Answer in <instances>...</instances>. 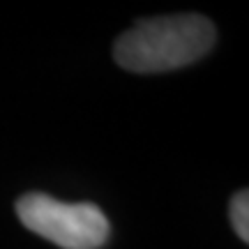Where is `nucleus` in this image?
Returning <instances> with one entry per match:
<instances>
[{
	"instance_id": "7ed1b4c3",
	"label": "nucleus",
	"mask_w": 249,
	"mask_h": 249,
	"mask_svg": "<svg viewBox=\"0 0 249 249\" xmlns=\"http://www.w3.org/2000/svg\"><path fill=\"white\" fill-rule=\"evenodd\" d=\"M231 224L238 238L242 242H249V196H247V189H242L238 194L233 196L231 201Z\"/></svg>"
},
{
	"instance_id": "f03ea898",
	"label": "nucleus",
	"mask_w": 249,
	"mask_h": 249,
	"mask_svg": "<svg viewBox=\"0 0 249 249\" xmlns=\"http://www.w3.org/2000/svg\"><path fill=\"white\" fill-rule=\"evenodd\" d=\"M17 214L26 229L62 249H99L111 231L95 203H62L39 192L21 196Z\"/></svg>"
},
{
	"instance_id": "f257e3e1",
	"label": "nucleus",
	"mask_w": 249,
	"mask_h": 249,
	"mask_svg": "<svg viewBox=\"0 0 249 249\" xmlns=\"http://www.w3.org/2000/svg\"><path fill=\"white\" fill-rule=\"evenodd\" d=\"M214 44V26L201 14L139 21L116 42L118 65L136 74H157L192 65Z\"/></svg>"
}]
</instances>
